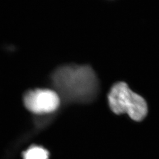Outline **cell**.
Listing matches in <instances>:
<instances>
[{
	"instance_id": "1",
	"label": "cell",
	"mask_w": 159,
	"mask_h": 159,
	"mask_svg": "<svg viewBox=\"0 0 159 159\" xmlns=\"http://www.w3.org/2000/svg\"><path fill=\"white\" fill-rule=\"evenodd\" d=\"M51 80L60 94L70 102H90L94 99L98 91L96 74L87 65L60 66L52 73Z\"/></svg>"
},
{
	"instance_id": "2",
	"label": "cell",
	"mask_w": 159,
	"mask_h": 159,
	"mask_svg": "<svg viewBox=\"0 0 159 159\" xmlns=\"http://www.w3.org/2000/svg\"><path fill=\"white\" fill-rule=\"evenodd\" d=\"M108 104L115 114H127L131 119L140 121L147 116V102L142 97L132 91L125 82L114 84L108 93Z\"/></svg>"
},
{
	"instance_id": "3",
	"label": "cell",
	"mask_w": 159,
	"mask_h": 159,
	"mask_svg": "<svg viewBox=\"0 0 159 159\" xmlns=\"http://www.w3.org/2000/svg\"><path fill=\"white\" fill-rule=\"evenodd\" d=\"M24 103L34 113H49L58 107L60 97L56 91L39 89L27 91L24 96Z\"/></svg>"
},
{
	"instance_id": "4",
	"label": "cell",
	"mask_w": 159,
	"mask_h": 159,
	"mask_svg": "<svg viewBox=\"0 0 159 159\" xmlns=\"http://www.w3.org/2000/svg\"><path fill=\"white\" fill-rule=\"evenodd\" d=\"M49 153L46 149L33 146L23 153L24 159H48Z\"/></svg>"
}]
</instances>
